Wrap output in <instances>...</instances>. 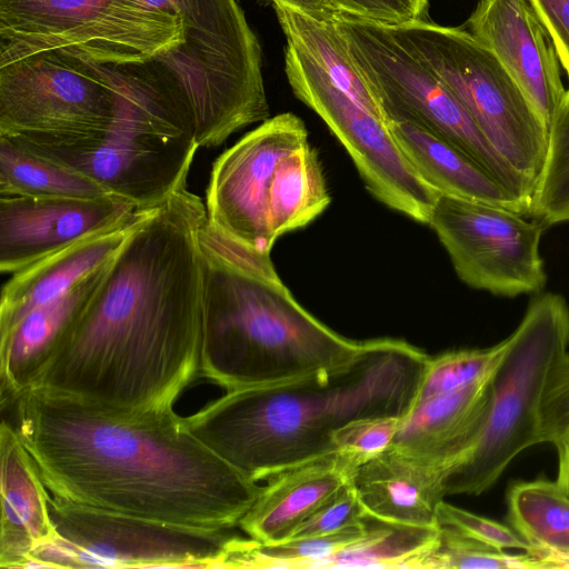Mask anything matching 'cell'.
<instances>
[{
	"label": "cell",
	"instance_id": "1",
	"mask_svg": "<svg viewBox=\"0 0 569 569\" xmlns=\"http://www.w3.org/2000/svg\"><path fill=\"white\" fill-rule=\"evenodd\" d=\"M206 220L204 203L187 186L139 209L31 388L109 412L173 409L200 378Z\"/></svg>",
	"mask_w": 569,
	"mask_h": 569
},
{
	"label": "cell",
	"instance_id": "2",
	"mask_svg": "<svg viewBox=\"0 0 569 569\" xmlns=\"http://www.w3.org/2000/svg\"><path fill=\"white\" fill-rule=\"evenodd\" d=\"M13 407V427L44 486L68 502L231 530L261 491L173 409L109 412L32 388Z\"/></svg>",
	"mask_w": 569,
	"mask_h": 569
},
{
	"label": "cell",
	"instance_id": "3",
	"mask_svg": "<svg viewBox=\"0 0 569 569\" xmlns=\"http://www.w3.org/2000/svg\"><path fill=\"white\" fill-rule=\"evenodd\" d=\"M429 356L398 339L363 341L347 366L300 379L227 391L186 417L189 430L254 481L336 451L349 421L403 417Z\"/></svg>",
	"mask_w": 569,
	"mask_h": 569
},
{
	"label": "cell",
	"instance_id": "4",
	"mask_svg": "<svg viewBox=\"0 0 569 569\" xmlns=\"http://www.w3.org/2000/svg\"><path fill=\"white\" fill-rule=\"evenodd\" d=\"M203 322L200 378L227 391L282 383L352 362L363 342L320 322L283 286L270 256L200 230Z\"/></svg>",
	"mask_w": 569,
	"mask_h": 569
},
{
	"label": "cell",
	"instance_id": "5",
	"mask_svg": "<svg viewBox=\"0 0 569 569\" xmlns=\"http://www.w3.org/2000/svg\"><path fill=\"white\" fill-rule=\"evenodd\" d=\"M107 66L118 108L106 131L60 147L12 142L138 209L157 206L187 186L200 147L172 83L151 59Z\"/></svg>",
	"mask_w": 569,
	"mask_h": 569
},
{
	"label": "cell",
	"instance_id": "6",
	"mask_svg": "<svg viewBox=\"0 0 569 569\" xmlns=\"http://www.w3.org/2000/svg\"><path fill=\"white\" fill-rule=\"evenodd\" d=\"M330 200L303 121L286 112L261 122L214 160L206 210L222 234L269 256L279 237L307 226Z\"/></svg>",
	"mask_w": 569,
	"mask_h": 569
},
{
	"label": "cell",
	"instance_id": "7",
	"mask_svg": "<svg viewBox=\"0 0 569 569\" xmlns=\"http://www.w3.org/2000/svg\"><path fill=\"white\" fill-rule=\"evenodd\" d=\"M177 14L183 40L151 60L172 83L199 147L269 118L262 49L237 0H147Z\"/></svg>",
	"mask_w": 569,
	"mask_h": 569
},
{
	"label": "cell",
	"instance_id": "8",
	"mask_svg": "<svg viewBox=\"0 0 569 569\" xmlns=\"http://www.w3.org/2000/svg\"><path fill=\"white\" fill-rule=\"evenodd\" d=\"M492 377L488 416L472 450L448 477L447 495L488 490L523 450L538 445L540 397L555 363L569 348V306L555 292L530 301Z\"/></svg>",
	"mask_w": 569,
	"mask_h": 569
},
{
	"label": "cell",
	"instance_id": "9",
	"mask_svg": "<svg viewBox=\"0 0 569 569\" xmlns=\"http://www.w3.org/2000/svg\"><path fill=\"white\" fill-rule=\"evenodd\" d=\"M387 26L451 91L533 193L546 158L548 129L495 56L463 28L427 20Z\"/></svg>",
	"mask_w": 569,
	"mask_h": 569
},
{
	"label": "cell",
	"instance_id": "10",
	"mask_svg": "<svg viewBox=\"0 0 569 569\" xmlns=\"http://www.w3.org/2000/svg\"><path fill=\"white\" fill-rule=\"evenodd\" d=\"M182 40L181 19L147 0H0V66L54 49L138 62Z\"/></svg>",
	"mask_w": 569,
	"mask_h": 569
},
{
	"label": "cell",
	"instance_id": "11",
	"mask_svg": "<svg viewBox=\"0 0 569 569\" xmlns=\"http://www.w3.org/2000/svg\"><path fill=\"white\" fill-rule=\"evenodd\" d=\"M333 20L386 122H410L461 150L529 212L532 192L525 181L492 148L443 82L396 39L387 24L342 14Z\"/></svg>",
	"mask_w": 569,
	"mask_h": 569
},
{
	"label": "cell",
	"instance_id": "12",
	"mask_svg": "<svg viewBox=\"0 0 569 569\" xmlns=\"http://www.w3.org/2000/svg\"><path fill=\"white\" fill-rule=\"evenodd\" d=\"M118 108L107 63L73 49L41 51L0 66V137L60 147L106 131Z\"/></svg>",
	"mask_w": 569,
	"mask_h": 569
},
{
	"label": "cell",
	"instance_id": "13",
	"mask_svg": "<svg viewBox=\"0 0 569 569\" xmlns=\"http://www.w3.org/2000/svg\"><path fill=\"white\" fill-rule=\"evenodd\" d=\"M54 537L29 568H227L239 537L83 507L50 496Z\"/></svg>",
	"mask_w": 569,
	"mask_h": 569
},
{
	"label": "cell",
	"instance_id": "14",
	"mask_svg": "<svg viewBox=\"0 0 569 569\" xmlns=\"http://www.w3.org/2000/svg\"><path fill=\"white\" fill-rule=\"evenodd\" d=\"M286 43L284 72L295 96L346 148L367 189L391 209L428 223L440 193L411 167L387 123L335 84L296 46Z\"/></svg>",
	"mask_w": 569,
	"mask_h": 569
},
{
	"label": "cell",
	"instance_id": "15",
	"mask_svg": "<svg viewBox=\"0 0 569 569\" xmlns=\"http://www.w3.org/2000/svg\"><path fill=\"white\" fill-rule=\"evenodd\" d=\"M428 224L469 287L513 298L539 293L547 273L539 246L543 226L502 207L440 194Z\"/></svg>",
	"mask_w": 569,
	"mask_h": 569
},
{
	"label": "cell",
	"instance_id": "16",
	"mask_svg": "<svg viewBox=\"0 0 569 569\" xmlns=\"http://www.w3.org/2000/svg\"><path fill=\"white\" fill-rule=\"evenodd\" d=\"M466 27L506 69L549 130L566 89L553 42L531 0H480Z\"/></svg>",
	"mask_w": 569,
	"mask_h": 569
},
{
	"label": "cell",
	"instance_id": "17",
	"mask_svg": "<svg viewBox=\"0 0 569 569\" xmlns=\"http://www.w3.org/2000/svg\"><path fill=\"white\" fill-rule=\"evenodd\" d=\"M118 198H0V271L14 273L132 216Z\"/></svg>",
	"mask_w": 569,
	"mask_h": 569
},
{
	"label": "cell",
	"instance_id": "18",
	"mask_svg": "<svg viewBox=\"0 0 569 569\" xmlns=\"http://www.w3.org/2000/svg\"><path fill=\"white\" fill-rule=\"evenodd\" d=\"M357 467L351 457L336 450L274 473L239 527L259 542L288 539L352 481Z\"/></svg>",
	"mask_w": 569,
	"mask_h": 569
},
{
	"label": "cell",
	"instance_id": "19",
	"mask_svg": "<svg viewBox=\"0 0 569 569\" xmlns=\"http://www.w3.org/2000/svg\"><path fill=\"white\" fill-rule=\"evenodd\" d=\"M449 472L395 446L356 468L352 485L367 516L382 521L439 526L438 505Z\"/></svg>",
	"mask_w": 569,
	"mask_h": 569
},
{
	"label": "cell",
	"instance_id": "20",
	"mask_svg": "<svg viewBox=\"0 0 569 569\" xmlns=\"http://www.w3.org/2000/svg\"><path fill=\"white\" fill-rule=\"evenodd\" d=\"M493 375L410 409L391 445L427 459L450 476L479 439L490 407Z\"/></svg>",
	"mask_w": 569,
	"mask_h": 569
},
{
	"label": "cell",
	"instance_id": "21",
	"mask_svg": "<svg viewBox=\"0 0 569 569\" xmlns=\"http://www.w3.org/2000/svg\"><path fill=\"white\" fill-rule=\"evenodd\" d=\"M0 567L29 568L33 553L54 537L47 491L12 423L0 425Z\"/></svg>",
	"mask_w": 569,
	"mask_h": 569
},
{
	"label": "cell",
	"instance_id": "22",
	"mask_svg": "<svg viewBox=\"0 0 569 569\" xmlns=\"http://www.w3.org/2000/svg\"><path fill=\"white\" fill-rule=\"evenodd\" d=\"M138 217L139 209L129 218L12 273L1 289L0 333L34 308L68 292L107 262L129 236Z\"/></svg>",
	"mask_w": 569,
	"mask_h": 569
},
{
	"label": "cell",
	"instance_id": "23",
	"mask_svg": "<svg viewBox=\"0 0 569 569\" xmlns=\"http://www.w3.org/2000/svg\"><path fill=\"white\" fill-rule=\"evenodd\" d=\"M108 261L68 292L34 308L11 329L0 333L2 409L13 406L17 398L34 385L99 284Z\"/></svg>",
	"mask_w": 569,
	"mask_h": 569
},
{
	"label": "cell",
	"instance_id": "24",
	"mask_svg": "<svg viewBox=\"0 0 569 569\" xmlns=\"http://www.w3.org/2000/svg\"><path fill=\"white\" fill-rule=\"evenodd\" d=\"M387 126L411 167L440 194L528 214L516 197L461 150L410 122L388 121Z\"/></svg>",
	"mask_w": 569,
	"mask_h": 569
},
{
	"label": "cell",
	"instance_id": "25",
	"mask_svg": "<svg viewBox=\"0 0 569 569\" xmlns=\"http://www.w3.org/2000/svg\"><path fill=\"white\" fill-rule=\"evenodd\" d=\"M273 8L286 42L296 46L335 84L386 122L376 98L355 64L347 42L333 18H316L282 6Z\"/></svg>",
	"mask_w": 569,
	"mask_h": 569
},
{
	"label": "cell",
	"instance_id": "26",
	"mask_svg": "<svg viewBox=\"0 0 569 569\" xmlns=\"http://www.w3.org/2000/svg\"><path fill=\"white\" fill-rule=\"evenodd\" d=\"M440 526H413L366 518L361 538L316 568H419L438 545Z\"/></svg>",
	"mask_w": 569,
	"mask_h": 569
},
{
	"label": "cell",
	"instance_id": "27",
	"mask_svg": "<svg viewBox=\"0 0 569 569\" xmlns=\"http://www.w3.org/2000/svg\"><path fill=\"white\" fill-rule=\"evenodd\" d=\"M507 505L509 523L529 545V553L569 555V497L556 481L516 482Z\"/></svg>",
	"mask_w": 569,
	"mask_h": 569
},
{
	"label": "cell",
	"instance_id": "28",
	"mask_svg": "<svg viewBox=\"0 0 569 569\" xmlns=\"http://www.w3.org/2000/svg\"><path fill=\"white\" fill-rule=\"evenodd\" d=\"M110 197L91 180L47 161L0 137V198Z\"/></svg>",
	"mask_w": 569,
	"mask_h": 569
},
{
	"label": "cell",
	"instance_id": "29",
	"mask_svg": "<svg viewBox=\"0 0 569 569\" xmlns=\"http://www.w3.org/2000/svg\"><path fill=\"white\" fill-rule=\"evenodd\" d=\"M361 526L303 538L274 542L239 539L230 553L227 568H316L325 558L340 551L363 536Z\"/></svg>",
	"mask_w": 569,
	"mask_h": 569
},
{
	"label": "cell",
	"instance_id": "30",
	"mask_svg": "<svg viewBox=\"0 0 569 569\" xmlns=\"http://www.w3.org/2000/svg\"><path fill=\"white\" fill-rule=\"evenodd\" d=\"M528 214L543 227L569 221V88L548 130L546 158Z\"/></svg>",
	"mask_w": 569,
	"mask_h": 569
},
{
	"label": "cell",
	"instance_id": "31",
	"mask_svg": "<svg viewBox=\"0 0 569 569\" xmlns=\"http://www.w3.org/2000/svg\"><path fill=\"white\" fill-rule=\"evenodd\" d=\"M508 346L507 337L489 348L453 350L435 358L429 357L410 409L428 399L460 390L492 376Z\"/></svg>",
	"mask_w": 569,
	"mask_h": 569
},
{
	"label": "cell",
	"instance_id": "32",
	"mask_svg": "<svg viewBox=\"0 0 569 569\" xmlns=\"http://www.w3.org/2000/svg\"><path fill=\"white\" fill-rule=\"evenodd\" d=\"M419 568L445 569H533L549 568L536 556L510 555L470 539L459 531L440 526L437 547L419 563Z\"/></svg>",
	"mask_w": 569,
	"mask_h": 569
},
{
	"label": "cell",
	"instance_id": "33",
	"mask_svg": "<svg viewBox=\"0 0 569 569\" xmlns=\"http://www.w3.org/2000/svg\"><path fill=\"white\" fill-rule=\"evenodd\" d=\"M569 436V352L551 368L537 413L539 443L555 446Z\"/></svg>",
	"mask_w": 569,
	"mask_h": 569
},
{
	"label": "cell",
	"instance_id": "34",
	"mask_svg": "<svg viewBox=\"0 0 569 569\" xmlns=\"http://www.w3.org/2000/svg\"><path fill=\"white\" fill-rule=\"evenodd\" d=\"M401 418L378 416L349 421L335 431L333 445L360 466L391 446Z\"/></svg>",
	"mask_w": 569,
	"mask_h": 569
},
{
	"label": "cell",
	"instance_id": "35",
	"mask_svg": "<svg viewBox=\"0 0 569 569\" xmlns=\"http://www.w3.org/2000/svg\"><path fill=\"white\" fill-rule=\"evenodd\" d=\"M439 526L450 527L463 536L498 550L529 551V545L512 529L442 500L438 505Z\"/></svg>",
	"mask_w": 569,
	"mask_h": 569
},
{
	"label": "cell",
	"instance_id": "36",
	"mask_svg": "<svg viewBox=\"0 0 569 569\" xmlns=\"http://www.w3.org/2000/svg\"><path fill=\"white\" fill-rule=\"evenodd\" d=\"M367 517L351 481L298 527L289 538L327 535L348 527L361 526Z\"/></svg>",
	"mask_w": 569,
	"mask_h": 569
},
{
	"label": "cell",
	"instance_id": "37",
	"mask_svg": "<svg viewBox=\"0 0 569 569\" xmlns=\"http://www.w3.org/2000/svg\"><path fill=\"white\" fill-rule=\"evenodd\" d=\"M337 14L382 24L426 20L428 0H327Z\"/></svg>",
	"mask_w": 569,
	"mask_h": 569
},
{
	"label": "cell",
	"instance_id": "38",
	"mask_svg": "<svg viewBox=\"0 0 569 569\" xmlns=\"http://www.w3.org/2000/svg\"><path fill=\"white\" fill-rule=\"evenodd\" d=\"M553 42L565 71L569 70V0H531Z\"/></svg>",
	"mask_w": 569,
	"mask_h": 569
},
{
	"label": "cell",
	"instance_id": "39",
	"mask_svg": "<svg viewBox=\"0 0 569 569\" xmlns=\"http://www.w3.org/2000/svg\"><path fill=\"white\" fill-rule=\"evenodd\" d=\"M274 6H282L302 11L316 18L332 19L336 11L327 0H269Z\"/></svg>",
	"mask_w": 569,
	"mask_h": 569
},
{
	"label": "cell",
	"instance_id": "40",
	"mask_svg": "<svg viewBox=\"0 0 569 569\" xmlns=\"http://www.w3.org/2000/svg\"><path fill=\"white\" fill-rule=\"evenodd\" d=\"M557 450L558 469L556 482L569 497V436L553 446Z\"/></svg>",
	"mask_w": 569,
	"mask_h": 569
},
{
	"label": "cell",
	"instance_id": "41",
	"mask_svg": "<svg viewBox=\"0 0 569 569\" xmlns=\"http://www.w3.org/2000/svg\"><path fill=\"white\" fill-rule=\"evenodd\" d=\"M536 557L543 560L549 568H569V555L542 553Z\"/></svg>",
	"mask_w": 569,
	"mask_h": 569
}]
</instances>
